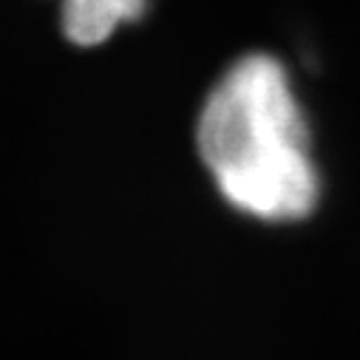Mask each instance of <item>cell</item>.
Instances as JSON below:
<instances>
[{
  "label": "cell",
  "instance_id": "obj_2",
  "mask_svg": "<svg viewBox=\"0 0 360 360\" xmlns=\"http://www.w3.org/2000/svg\"><path fill=\"white\" fill-rule=\"evenodd\" d=\"M145 12L148 0H63V32L74 46H100Z\"/></svg>",
  "mask_w": 360,
  "mask_h": 360
},
{
  "label": "cell",
  "instance_id": "obj_1",
  "mask_svg": "<svg viewBox=\"0 0 360 360\" xmlns=\"http://www.w3.org/2000/svg\"><path fill=\"white\" fill-rule=\"evenodd\" d=\"M199 153L224 199L266 221H292L318 202L309 128L273 54L236 60L199 114Z\"/></svg>",
  "mask_w": 360,
  "mask_h": 360
}]
</instances>
